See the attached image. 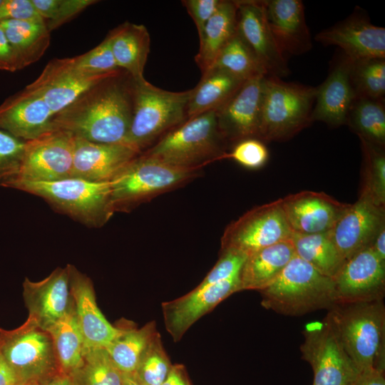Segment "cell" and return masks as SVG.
<instances>
[{
  "instance_id": "cell-32",
  "label": "cell",
  "mask_w": 385,
  "mask_h": 385,
  "mask_svg": "<svg viewBox=\"0 0 385 385\" xmlns=\"http://www.w3.org/2000/svg\"><path fill=\"white\" fill-rule=\"evenodd\" d=\"M120 327L119 335L105 349L123 375H132L145 349L158 332L154 321L140 328L133 324Z\"/></svg>"
},
{
  "instance_id": "cell-30",
  "label": "cell",
  "mask_w": 385,
  "mask_h": 385,
  "mask_svg": "<svg viewBox=\"0 0 385 385\" xmlns=\"http://www.w3.org/2000/svg\"><path fill=\"white\" fill-rule=\"evenodd\" d=\"M237 11L236 1L222 0L199 36L200 48L195 61L202 73L212 66L221 50L237 32Z\"/></svg>"
},
{
  "instance_id": "cell-10",
  "label": "cell",
  "mask_w": 385,
  "mask_h": 385,
  "mask_svg": "<svg viewBox=\"0 0 385 385\" xmlns=\"http://www.w3.org/2000/svg\"><path fill=\"white\" fill-rule=\"evenodd\" d=\"M302 334V359L312 366V385H350L354 381L360 371L326 317L307 323Z\"/></svg>"
},
{
  "instance_id": "cell-51",
  "label": "cell",
  "mask_w": 385,
  "mask_h": 385,
  "mask_svg": "<svg viewBox=\"0 0 385 385\" xmlns=\"http://www.w3.org/2000/svg\"><path fill=\"white\" fill-rule=\"evenodd\" d=\"M0 385H23L0 350Z\"/></svg>"
},
{
  "instance_id": "cell-23",
  "label": "cell",
  "mask_w": 385,
  "mask_h": 385,
  "mask_svg": "<svg viewBox=\"0 0 385 385\" xmlns=\"http://www.w3.org/2000/svg\"><path fill=\"white\" fill-rule=\"evenodd\" d=\"M315 40L339 47L352 61L385 58V29L371 24L359 15H352L319 32Z\"/></svg>"
},
{
  "instance_id": "cell-27",
  "label": "cell",
  "mask_w": 385,
  "mask_h": 385,
  "mask_svg": "<svg viewBox=\"0 0 385 385\" xmlns=\"http://www.w3.org/2000/svg\"><path fill=\"white\" fill-rule=\"evenodd\" d=\"M295 255L291 238L248 255L239 274L241 291L267 287Z\"/></svg>"
},
{
  "instance_id": "cell-47",
  "label": "cell",
  "mask_w": 385,
  "mask_h": 385,
  "mask_svg": "<svg viewBox=\"0 0 385 385\" xmlns=\"http://www.w3.org/2000/svg\"><path fill=\"white\" fill-rule=\"evenodd\" d=\"M222 0H183V5L191 16L200 36L206 24L217 11Z\"/></svg>"
},
{
  "instance_id": "cell-35",
  "label": "cell",
  "mask_w": 385,
  "mask_h": 385,
  "mask_svg": "<svg viewBox=\"0 0 385 385\" xmlns=\"http://www.w3.org/2000/svg\"><path fill=\"white\" fill-rule=\"evenodd\" d=\"M346 123L358 135L359 138L384 147V99L356 98L349 111Z\"/></svg>"
},
{
  "instance_id": "cell-29",
  "label": "cell",
  "mask_w": 385,
  "mask_h": 385,
  "mask_svg": "<svg viewBox=\"0 0 385 385\" xmlns=\"http://www.w3.org/2000/svg\"><path fill=\"white\" fill-rule=\"evenodd\" d=\"M245 81L222 69L209 68L202 73L197 86L190 89L188 119L210 111H217Z\"/></svg>"
},
{
  "instance_id": "cell-28",
  "label": "cell",
  "mask_w": 385,
  "mask_h": 385,
  "mask_svg": "<svg viewBox=\"0 0 385 385\" xmlns=\"http://www.w3.org/2000/svg\"><path fill=\"white\" fill-rule=\"evenodd\" d=\"M108 36L118 68L127 72L135 82L145 80L143 71L150 45L146 27L126 21L115 28Z\"/></svg>"
},
{
  "instance_id": "cell-13",
  "label": "cell",
  "mask_w": 385,
  "mask_h": 385,
  "mask_svg": "<svg viewBox=\"0 0 385 385\" xmlns=\"http://www.w3.org/2000/svg\"><path fill=\"white\" fill-rule=\"evenodd\" d=\"M333 281L335 304L384 300L385 262L369 247L346 260Z\"/></svg>"
},
{
  "instance_id": "cell-1",
  "label": "cell",
  "mask_w": 385,
  "mask_h": 385,
  "mask_svg": "<svg viewBox=\"0 0 385 385\" xmlns=\"http://www.w3.org/2000/svg\"><path fill=\"white\" fill-rule=\"evenodd\" d=\"M135 81L123 70L56 114L53 130L100 143H125L132 121Z\"/></svg>"
},
{
  "instance_id": "cell-4",
  "label": "cell",
  "mask_w": 385,
  "mask_h": 385,
  "mask_svg": "<svg viewBox=\"0 0 385 385\" xmlns=\"http://www.w3.org/2000/svg\"><path fill=\"white\" fill-rule=\"evenodd\" d=\"M262 306L286 316H302L334 304V281L295 255L277 279L260 291Z\"/></svg>"
},
{
  "instance_id": "cell-45",
  "label": "cell",
  "mask_w": 385,
  "mask_h": 385,
  "mask_svg": "<svg viewBox=\"0 0 385 385\" xmlns=\"http://www.w3.org/2000/svg\"><path fill=\"white\" fill-rule=\"evenodd\" d=\"M246 258V255L235 251L220 252L215 266L197 287L216 284L239 274Z\"/></svg>"
},
{
  "instance_id": "cell-11",
  "label": "cell",
  "mask_w": 385,
  "mask_h": 385,
  "mask_svg": "<svg viewBox=\"0 0 385 385\" xmlns=\"http://www.w3.org/2000/svg\"><path fill=\"white\" fill-rule=\"evenodd\" d=\"M292 235L278 199L255 207L230 223L221 237L220 252L235 251L247 257L262 248L289 240Z\"/></svg>"
},
{
  "instance_id": "cell-19",
  "label": "cell",
  "mask_w": 385,
  "mask_h": 385,
  "mask_svg": "<svg viewBox=\"0 0 385 385\" xmlns=\"http://www.w3.org/2000/svg\"><path fill=\"white\" fill-rule=\"evenodd\" d=\"M69 290L84 349L106 348L120 333V326L111 324L98 307L91 279L73 265H66Z\"/></svg>"
},
{
  "instance_id": "cell-44",
  "label": "cell",
  "mask_w": 385,
  "mask_h": 385,
  "mask_svg": "<svg viewBox=\"0 0 385 385\" xmlns=\"http://www.w3.org/2000/svg\"><path fill=\"white\" fill-rule=\"evenodd\" d=\"M269 152L263 142L257 138H247L235 143L225 158H231L245 168L256 170L267 161Z\"/></svg>"
},
{
  "instance_id": "cell-54",
  "label": "cell",
  "mask_w": 385,
  "mask_h": 385,
  "mask_svg": "<svg viewBox=\"0 0 385 385\" xmlns=\"http://www.w3.org/2000/svg\"><path fill=\"white\" fill-rule=\"evenodd\" d=\"M123 385H144L136 381L130 375H124Z\"/></svg>"
},
{
  "instance_id": "cell-48",
  "label": "cell",
  "mask_w": 385,
  "mask_h": 385,
  "mask_svg": "<svg viewBox=\"0 0 385 385\" xmlns=\"http://www.w3.org/2000/svg\"><path fill=\"white\" fill-rule=\"evenodd\" d=\"M0 70L14 72L19 70L14 52L0 26Z\"/></svg>"
},
{
  "instance_id": "cell-20",
  "label": "cell",
  "mask_w": 385,
  "mask_h": 385,
  "mask_svg": "<svg viewBox=\"0 0 385 385\" xmlns=\"http://www.w3.org/2000/svg\"><path fill=\"white\" fill-rule=\"evenodd\" d=\"M292 233L317 234L329 232L349 203L315 191H300L279 198Z\"/></svg>"
},
{
  "instance_id": "cell-25",
  "label": "cell",
  "mask_w": 385,
  "mask_h": 385,
  "mask_svg": "<svg viewBox=\"0 0 385 385\" xmlns=\"http://www.w3.org/2000/svg\"><path fill=\"white\" fill-rule=\"evenodd\" d=\"M263 2L270 31L284 56L309 51L312 43L303 2L300 0H265Z\"/></svg>"
},
{
  "instance_id": "cell-26",
  "label": "cell",
  "mask_w": 385,
  "mask_h": 385,
  "mask_svg": "<svg viewBox=\"0 0 385 385\" xmlns=\"http://www.w3.org/2000/svg\"><path fill=\"white\" fill-rule=\"evenodd\" d=\"M351 63V60L343 55L323 83L317 87L312 122L319 120L332 126L346 123L349 111L356 98L350 78Z\"/></svg>"
},
{
  "instance_id": "cell-3",
  "label": "cell",
  "mask_w": 385,
  "mask_h": 385,
  "mask_svg": "<svg viewBox=\"0 0 385 385\" xmlns=\"http://www.w3.org/2000/svg\"><path fill=\"white\" fill-rule=\"evenodd\" d=\"M226 149L216 111H210L187 119L140 153L175 167L200 170L225 158Z\"/></svg>"
},
{
  "instance_id": "cell-21",
  "label": "cell",
  "mask_w": 385,
  "mask_h": 385,
  "mask_svg": "<svg viewBox=\"0 0 385 385\" xmlns=\"http://www.w3.org/2000/svg\"><path fill=\"white\" fill-rule=\"evenodd\" d=\"M140 153L125 143H100L74 136L72 177L111 182Z\"/></svg>"
},
{
  "instance_id": "cell-50",
  "label": "cell",
  "mask_w": 385,
  "mask_h": 385,
  "mask_svg": "<svg viewBox=\"0 0 385 385\" xmlns=\"http://www.w3.org/2000/svg\"><path fill=\"white\" fill-rule=\"evenodd\" d=\"M162 385H192L185 366L182 364H173L168 378Z\"/></svg>"
},
{
  "instance_id": "cell-34",
  "label": "cell",
  "mask_w": 385,
  "mask_h": 385,
  "mask_svg": "<svg viewBox=\"0 0 385 385\" xmlns=\"http://www.w3.org/2000/svg\"><path fill=\"white\" fill-rule=\"evenodd\" d=\"M46 331L51 337L61 371L69 375L81 364L84 351L73 299L64 316Z\"/></svg>"
},
{
  "instance_id": "cell-24",
  "label": "cell",
  "mask_w": 385,
  "mask_h": 385,
  "mask_svg": "<svg viewBox=\"0 0 385 385\" xmlns=\"http://www.w3.org/2000/svg\"><path fill=\"white\" fill-rule=\"evenodd\" d=\"M53 117L43 98L26 87L0 106V129L29 141L52 130Z\"/></svg>"
},
{
  "instance_id": "cell-37",
  "label": "cell",
  "mask_w": 385,
  "mask_h": 385,
  "mask_svg": "<svg viewBox=\"0 0 385 385\" xmlns=\"http://www.w3.org/2000/svg\"><path fill=\"white\" fill-rule=\"evenodd\" d=\"M212 67L222 69L243 81L267 76L237 31L221 50Z\"/></svg>"
},
{
  "instance_id": "cell-9",
  "label": "cell",
  "mask_w": 385,
  "mask_h": 385,
  "mask_svg": "<svg viewBox=\"0 0 385 385\" xmlns=\"http://www.w3.org/2000/svg\"><path fill=\"white\" fill-rule=\"evenodd\" d=\"M0 350L22 384H44L61 371L50 334L29 319L0 329Z\"/></svg>"
},
{
  "instance_id": "cell-46",
  "label": "cell",
  "mask_w": 385,
  "mask_h": 385,
  "mask_svg": "<svg viewBox=\"0 0 385 385\" xmlns=\"http://www.w3.org/2000/svg\"><path fill=\"white\" fill-rule=\"evenodd\" d=\"M9 20H43L31 0H2L0 4V22Z\"/></svg>"
},
{
  "instance_id": "cell-15",
  "label": "cell",
  "mask_w": 385,
  "mask_h": 385,
  "mask_svg": "<svg viewBox=\"0 0 385 385\" xmlns=\"http://www.w3.org/2000/svg\"><path fill=\"white\" fill-rule=\"evenodd\" d=\"M240 274V273H239ZM241 291L239 274L216 284L196 287L187 294L162 303L164 325L175 342L190 327L231 294Z\"/></svg>"
},
{
  "instance_id": "cell-5",
  "label": "cell",
  "mask_w": 385,
  "mask_h": 385,
  "mask_svg": "<svg viewBox=\"0 0 385 385\" xmlns=\"http://www.w3.org/2000/svg\"><path fill=\"white\" fill-rule=\"evenodd\" d=\"M11 188L41 197L56 210L90 227L103 226L115 213L110 182L69 178L52 182L19 181Z\"/></svg>"
},
{
  "instance_id": "cell-12",
  "label": "cell",
  "mask_w": 385,
  "mask_h": 385,
  "mask_svg": "<svg viewBox=\"0 0 385 385\" xmlns=\"http://www.w3.org/2000/svg\"><path fill=\"white\" fill-rule=\"evenodd\" d=\"M73 143L74 136L61 130H52L26 141L20 173L15 183L52 182L71 178Z\"/></svg>"
},
{
  "instance_id": "cell-38",
  "label": "cell",
  "mask_w": 385,
  "mask_h": 385,
  "mask_svg": "<svg viewBox=\"0 0 385 385\" xmlns=\"http://www.w3.org/2000/svg\"><path fill=\"white\" fill-rule=\"evenodd\" d=\"M363 153V182L360 190L378 205L385 206V154L384 147L359 138Z\"/></svg>"
},
{
  "instance_id": "cell-2",
  "label": "cell",
  "mask_w": 385,
  "mask_h": 385,
  "mask_svg": "<svg viewBox=\"0 0 385 385\" xmlns=\"http://www.w3.org/2000/svg\"><path fill=\"white\" fill-rule=\"evenodd\" d=\"M325 317L359 371H385L384 300L334 304Z\"/></svg>"
},
{
  "instance_id": "cell-16",
  "label": "cell",
  "mask_w": 385,
  "mask_h": 385,
  "mask_svg": "<svg viewBox=\"0 0 385 385\" xmlns=\"http://www.w3.org/2000/svg\"><path fill=\"white\" fill-rule=\"evenodd\" d=\"M384 207L361 192L355 202L349 203L329 231L333 242L345 261L371 246L377 232L385 224Z\"/></svg>"
},
{
  "instance_id": "cell-17",
  "label": "cell",
  "mask_w": 385,
  "mask_h": 385,
  "mask_svg": "<svg viewBox=\"0 0 385 385\" xmlns=\"http://www.w3.org/2000/svg\"><path fill=\"white\" fill-rule=\"evenodd\" d=\"M246 81L237 91L216 111L219 131L227 143L259 138L264 79Z\"/></svg>"
},
{
  "instance_id": "cell-43",
  "label": "cell",
  "mask_w": 385,
  "mask_h": 385,
  "mask_svg": "<svg viewBox=\"0 0 385 385\" xmlns=\"http://www.w3.org/2000/svg\"><path fill=\"white\" fill-rule=\"evenodd\" d=\"M70 59L74 69L87 74H102L120 69L115 61L108 36L91 51Z\"/></svg>"
},
{
  "instance_id": "cell-52",
  "label": "cell",
  "mask_w": 385,
  "mask_h": 385,
  "mask_svg": "<svg viewBox=\"0 0 385 385\" xmlns=\"http://www.w3.org/2000/svg\"><path fill=\"white\" fill-rule=\"evenodd\" d=\"M370 247L382 261L385 262V224L377 232Z\"/></svg>"
},
{
  "instance_id": "cell-7",
  "label": "cell",
  "mask_w": 385,
  "mask_h": 385,
  "mask_svg": "<svg viewBox=\"0 0 385 385\" xmlns=\"http://www.w3.org/2000/svg\"><path fill=\"white\" fill-rule=\"evenodd\" d=\"M199 174V170L180 168L140 153L110 182L113 212H128Z\"/></svg>"
},
{
  "instance_id": "cell-41",
  "label": "cell",
  "mask_w": 385,
  "mask_h": 385,
  "mask_svg": "<svg viewBox=\"0 0 385 385\" xmlns=\"http://www.w3.org/2000/svg\"><path fill=\"white\" fill-rule=\"evenodd\" d=\"M31 1L50 32L71 20L88 6L98 2L95 0H31Z\"/></svg>"
},
{
  "instance_id": "cell-36",
  "label": "cell",
  "mask_w": 385,
  "mask_h": 385,
  "mask_svg": "<svg viewBox=\"0 0 385 385\" xmlns=\"http://www.w3.org/2000/svg\"><path fill=\"white\" fill-rule=\"evenodd\" d=\"M69 376L73 385H123L124 380L105 348L84 349L81 364Z\"/></svg>"
},
{
  "instance_id": "cell-8",
  "label": "cell",
  "mask_w": 385,
  "mask_h": 385,
  "mask_svg": "<svg viewBox=\"0 0 385 385\" xmlns=\"http://www.w3.org/2000/svg\"><path fill=\"white\" fill-rule=\"evenodd\" d=\"M316 93L317 87L266 76L258 139L262 142L287 140L308 126L312 123Z\"/></svg>"
},
{
  "instance_id": "cell-53",
  "label": "cell",
  "mask_w": 385,
  "mask_h": 385,
  "mask_svg": "<svg viewBox=\"0 0 385 385\" xmlns=\"http://www.w3.org/2000/svg\"><path fill=\"white\" fill-rule=\"evenodd\" d=\"M43 385H73L70 376L60 371L48 379Z\"/></svg>"
},
{
  "instance_id": "cell-56",
  "label": "cell",
  "mask_w": 385,
  "mask_h": 385,
  "mask_svg": "<svg viewBox=\"0 0 385 385\" xmlns=\"http://www.w3.org/2000/svg\"><path fill=\"white\" fill-rule=\"evenodd\" d=\"M1 2H2V0H0V4H1Z\"/></svg>"
},
{
  "instance_id": "cell-49",
  "label": "cell",
  "mask_w": 385,
  "mask_h": 385,
  "mask_svg": "<svg viewBox=\"0 0 385 385\" xmlns=\"http://www.w3.org/2000/svg\"><path fill=\"white\" fill-rule=\"evenodd\" d=\"M384 372L376 369L360 371L350 385H385Z\"/></svg>"
},
{
  "instance_id": "cell-39",
  "label": "cell",
  "mask_w": 385,
  "mask_h": 385,
  "mask_svg": "<svg viewBox=\"0 0 385 385\" xmlns=\"http://www.w3.org/2000/svg\"><path fill=\"white\" fill-rule=\"evenodd\" d=\"M350 78L356 98L384 99L385 58H369L352 61Z\"/></svg>"
},
{
  "instance_id": "cell-42",
  "label": "cell",
  "mask_w": 385,
  "mask_h": 385,
  "mask_svg": "<svg viewBox=\"0 0 385 385\" xmlns=\"http://www.w3.org/2000/svg\"><path fill=\"white\" fill-rule=\"evenodd\" d=\"M26 141L0 129V186L11 188L19 175Z\"/></svg>"
},
{
  "instance_id": "cell-18",
  "label": "cell",
  "mask_w": 385,
  "mask_h": 385,
  "mask_svg": "<svg viewBox=\"0 0 385 385\" xmlns=\"http://www.w3.org/2000/svg\"><path fill=\"white\" fill-rule=\"evenodd\" d=\"M237 31L255 54L267 76L281 78L289 73L285 57L278 48L268 26L264 2L236 1Z\"/></svg>"
},
{
  "instance_id": "cell-22",
  "label": "cell",
  "mask_w": 385,
  "mask_h": 385,
  "mask_svg": "<svg viewBox=\"0 0 385 385\" xmlns=\"http://www.w3.org/2000/svg\"><path fill=\"white\" fill-rule=\"evenodd\" d=\"M23 297L29 312L27 319L47 330L67 312L72 302L67 267H57L38 282L26 277Z\"/></svg>"
},
{
  "instance_id": "cell-14",
  "label": "cell",
  "mask_w": 385,
  "mask_h": 385,
  "mask_svg": "<svg viewBox=\"0 0 385 385\" xmlns=\"http://www.w3.org/2000/svg\"><path fill=\"white\" fill-rule=\"evenodd\" d=\"M120 70L102 74H87L74 69L70 58H56L49 61L38 78L26 88L37 93L55 115Z\"/></svg>"
},
{
  "instance_id": "cell-31",
  "label": "cell",
  "mask_w": 385,
  "mask_h": 385,
  "mask_svg": "<svg viewBox=\"0 0 385 385\" xmlns=\"http://www.w3.org/2000/svg\"><path fill=\"white\" fill-rule=\"evenodd\" d=\"M14 52L19 70L38 61L50 43L44 20H9L0 22Z\"/></svg>"
},
{
  "instance_id": "cell-33",
  "label": "cell",
  "mask_w": 385,
  "mask_h": 385,
  "mask_svg": "<svg viewBox=\"0 0 385 385\" xmlns=\"http://www.w3.org/2000/svg\"><path fill=\"white\" fill-rule=\"evenodd\" d=\"M291 241L297 257L328 277L333 279L345 262L329 232L307 235L292 233Z\"/></svg>"
},
{
  "instance_id": "cell-6",
  "label": "cell",
  "mask_w": 385,
  "mask_h": 385,
  "mask_svg": "<svg viewBox=\"0 0 385 385\" xmlns=\"http://www.w3.org/2000/svg\"><path fill=\"white\" fill-rule=\"evenodd\" d=\"M135 83L133 113L125 144L142 153L188 119L190 90L173 92L146 80Z\"/></svg>"
},
{
  "instance_id": "cell-40",
  "label": "cell",
  "mask_w": 385,
  "mask_h": 385,
  "mask_svg": "<svg viewBox=\"0 0 385 385\" xmlns=\"http://www.w3.org/2000/svg\"><path fill=\"white\" fill-rule=\"evenodd\" d=\"M173 365L158 332L143 353L135 372L130 376L144 385H162Z\"/></svg>"
},
{
  "instance_id": "cell-55",
  "label": "cell",
  "mask_w": 385,
  "mask_h": 385,
  "mask_svg": "<svg viewBox=\"0 0 385 385\" xmlns=\"http://www.w3.org/2000/svg\"><path fill=\"white\" fill-rule=\"evenodd\" d=\"M23 385H43V384H41L38 382H31V383H28Z\"/></svg>"
}]
</instances>
